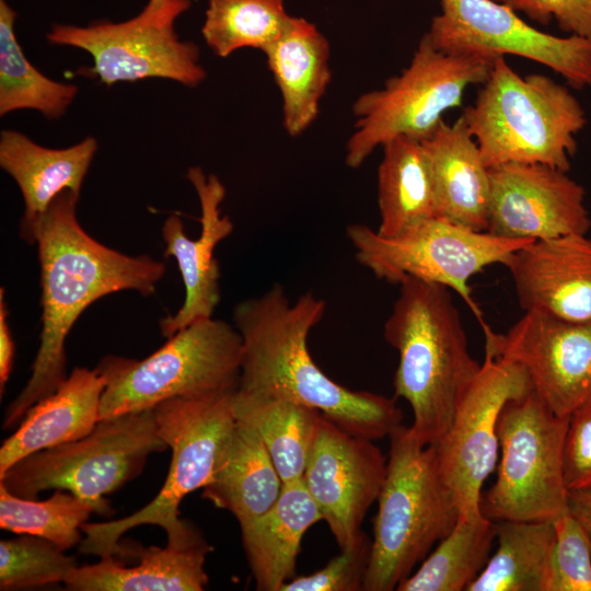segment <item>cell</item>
Masks as SVG:
<instances>
[{
	"label": "cell",
	"mask_w": 591,
	"mask_h": 591,
	"mask_svg": "<svg viewBox=\"0 0 591 591\" xmlns=\"http://www.w3.org/2000/svg\"><path fill=\"white\" fill-rule=\"evenodd\" d=\"M189 7V0H149L140 14L154 21L174 23Z\"/></svg>",
	"instance_id": "ab89813d"
},
{
	"label": "cell",
	"mask_w": 591,
	"mask_h": 591,
	"mask_svg": "<svg viewBox=\"0 0 591 591\" xmlns=\"http://www.w3.org/2000/svg\"><path fill=\"white\" fill-rule=\"evenodd\" d=\"M96 151L92 136L68 148L51 149L16 130L1 131L0 166L14 179L24 201L21 236L62 192L80 194Z\"/></svg>",
	"instance_id": "603a6c76"
},
{
	"label": "cell",
	"mask_w": 591,
	"mask_h": 591,
	"mask_svg": "<svg viewBox=\"0 0 591 591\" xmlns=\"http://www.w3.org/2000/svg\"><path fill=\"white\" fill-rule=\"evenodd\" d=\"M47 40L88 51L93 58L92 74L107 85L162 78L196 86L206 78L198 47L181 40L174 23L147 19L140 13L119 23L54 24Z\"/></svg>",
	"instance_id": "5bb4252c"
},
{
	"label": "cell",
	"mask_w": 591,
	"mask_h": 591,
	"mask_svg": "<svg viewBox=\"0 0 591 591\" xmlns=\"http://www.w3.org/2000/svg\"><path fill=\"white\" fill-rule=\"evenodd\" d=\"M386 463L373 440L322 415L302 479L340 549L361 534L362 521L383 486Z\"/></svg>",
	"instance_id": "2e32d148"
},
{
	"label": "cell",
	"mask_w": 591,
	"mask_h": 591,
	"mask_svg": "<svg viewBox=\"0 0 591 591\" xmlns=\"http://www.w3.org/2000/svg\"><path fill=\"white\" fill-rule=\"evenodd\" d=\"M422 144L431 167L436 216L486 231L490 172L464 118L442 120Z\"/></svg>",
	"instance_id": "7402d4cb"
},
{
	"label": "cell",
	"mask_w": 591,
	"mask_h": 591,
	"mask_svg": "<svg viewBox=\"0 0 591 591\" xmlns=\"http://www.w3.org/2000/svg\"><path fill=\"white\" fill-rule=\"evenodd\" d=\"M483 331L485 348L524 369L555 414L570 416L591 402V321L525 311L503 334Z\"/></svg>",
	"instance_id": "9a60e30c"
},
{
	"label": "cell",
	"mask_w": 591,
	"mask_h": 591,
	"mask_svg": "<svg viewBox=\"0 0 591 591\" xmlns=\"http://www.w3.org/2000/svg\"><path fill=\"white\" fill-rule=\"evenodd\" d=\"M426 36L448 53L515 55L542 63L573 89L591 86V39L543 32L495 0H440Z\"/></svg>",
	"instance_id": "4fadbf2b"
},
{
	"label": "cell",
	"mask_w": 591,
	"mask_h": 591,
	"mask_svg": "<svg viewBox=\"0 0 591 591\" xmlns=\"http://www.w3.org/2000/svg\"><path fill=\"white\" fill-rule=\"evenodd\" d=\"M346 236L357 262L378 279L399 283L410 277L455 291L476 315L468 280L493 264L505 265L511 254L531 241L509 240L476 231L447 219L424 220L395 236H382L366 224L352 223Z\"/></svg>",
	"instance_id": "8fae6325"
},
{
	"label": "cell",
	"mask_w": 591,
	"mask_h": 591,
	"mask_svg": "<svg viewBox=\"0 0 591 591\" xmlns=\"http://www.w3.org/2000/svg\"><path fill=\"white\" fill-rule=\"evenodd\" d=\"M241 359L239 332L213 317L179 329L141 360L103 357L96 366L106 382L100 419L153 408L175 397L234 392Z\"/></svg>",
	"instance_id": "8992f818"
},
{
	"label": "cell",
	"mask_w": 591,
	"mask_h": 591,
	"mask_svg": "<svg viewBox=\"0 0 591 591\" xmlns=\"http://www.w3.org/2000/svg\"><path fill=\"white\" fill-rule=\"evenodd\" d=\"M165 547L139 551L135 566L113 557L74 568L63 584L71 591H201L208 583L205 564L212 546L201 531L184 519L166 534Z\"/></svg>",
	"instance_id": "ffe728a7"
},
{
	"label": "cell",
	"mask_w": 591,
	"mask_h": 591,
	"mask_svg": "<svg viewBox=\"0 0 591 591\" xmlns=\"http://www.w3.org/2000/svg\"><path fill=\"white\" fill-rule=\"evenodd\" d=\"M496 534V523L483 514L459 518L453 530L396 590L466 591L485 568Z\"/></svg>",
	"instance_id": "f546056e"
},
{
	"label": "cell",
	"mask_w": 591,
	"mask_h": 591,
	"mask_svg": "<svg viewBox=\"0 0 591 591\" xmlns=\"http://www.w3.org/2000/svg\"><path fill=\"white\" fill-rule=\"evenodd\" d=\"M153 408L100 419L85 437L18 461L0 483L15 496L36 499L50 489L68 490L112 514L105 496L140 475L148 457L167 449Z\"/></svg>",
	"instance_id": "9c48e42d"
},
{
	"label": "cell",
	"mask_w": 591,
	"mask_h": 591,
	"mask_svg": "<svg viewBox=\"0 0 591 591\" xmlns=\"http://www.w3.org/2000/svg\"><path fill=\"white\" fill-rule=\"evenodd\" d=\"M489 172L490 234L537 241L590 230L584 188L567 172L538 163H507Z\"/></svg>",
	"instance_id": "e0dca14e"
},
{
	"label": "cell",
	"mask_w": 591,
	"mask_h": 591,
	"mask_svg": "<svg viewBox=\"0 0 591 591\" xmlns=\"http://www.w3.org/2000/svg\"><path fill=\"white\" fill-rule=\"evenodd\" d=\"M321 520L322 514L301 479L283 485L268 511L240 526L256 590L280 591L296 576L301 541Z\"/></svg>",
	"instance_id": "d4e9b609"
},
{
	"label": "cell",
	"mask_w": 591,
	"mask_h": 591,
	"mask_svg": "<svg viewBox=\"0 0 591 591\" xmlns=\"http://www.w3.org/2000/svg\"><path fill=\"white\" fill-rule=\"evenodd\" d=\"M325 310V301L312 292L291 302L279 283L239 302L232 313L242 340L235 392L314 408L346 431L373 441L389 437L403 420L395 401L343 386L325 374L310 355L309 334Z\"/></svg>",
	"instance_id": "7a4b0ae2"
},
{
	"label": "cell",
	"mask_w": 591,
	"mask_h": 591,
	"mask_svg": "<svg viewBox=\"0 0 591 591\" xmlns=\"http://www.w3.org/2000/svg\"><path fill=\"white\" fill-rule=\"evenodd\" d=\"M285 0H209L201 34L221 58L242 48L263 53L290 26Z\"/></svg>",
	"instance_id": "1f68e13d"
},
{
	"label": "cell",
	"mask_w": 591,
	"mask_h": 591,
	"mask_svg": "<svg viewBox=\"0 0 591 591\" xmlns=\"http://www.w3.org/2000/svg\"><path fill=\"white\" fill-rule=\"evenodd\" d=\"M565 480L568 491L591 488V402L569 416Z\"/></svg>",
	"instance_id": "74e56055"
},
{
	"label": "cell",
	"mask_w": 591,
	"mask_h": 591,
	"mask_svg": "<svg viewBox=\"0 0 591 591\" xmlns=\"http://www.w3.org/2000/svg\"><path fill=\"white\" fill-rule=\"evenodd\" d=\"M15 18L16 12L0 0V115L35 109L57 119L73 102L78 88L49 79L27 60L15 35Z\"/></svg>",
	"instance_id": "4dcf8cb0"
},
{
	"label": "cell",
	"mask_w": 591,
	"mask_h": 591,
	"mask_svg": "<svg viewBox=\"0 0 591 591\" xmlns=\"http://www.w3.org/2000/svg\"><path fill=\"white\" fill-rule=\"evenodd\" d=\"M498 547L466 591H546L556 540L552 521H499Z\"/></svg>",
	"instance_id": "f1b7e54d"
},
{
	"label": "cell",
	"mask_w": 591,
	"mask_h": 591,
	"mask_svg": "<svg viewBox=\"0 0 591 591\" xmlns=\"http://www.w3.org/2000/svg\"><path fill=\"white\" fill-rule=\"evenodd\" d=\"M386 474L378 497L364 591H392L413 573L460 518L433 444H422L410 427L389 436Z\"/></svg>",
	"instance_id": "5b68a950"
},
{
	"label": "cell",
	"mask_w": 591,
	"mask_h": 591,
	"mask_svg": "<svg viewBox=\"0 0 591 591\" xmlns=\"http://www.w3.org/2000/svg\"><path fill=\"white\" fill-rule=\"evenodd\" d=\"M556 540L546 591H591V536L570 513L553 521Z\"/></svg>",
	"instance_id": "e575fe53"
},
{
	"label": "cell",
	"mask_w": 591,
	"mask_h": 591,
	"mask_svg": "<svg viewBox=\"0 0 591 591\" xmlns=\"http://www.w3.org/2000/svg\"><path fill=\"white\" fill-rule=\"evenodd\" d=\"M378 169V205L382 236H395L437 217L432 174L421 140L399 136L385 142Z\"/></svg>",
	"instance_id": "4316f807"
},
{
	"label": "cell",
	"mask_w": 591,
	"mask_h": 591,
	"mask_svg": "<svg viewBox=\"0 0 591 591\" xmlns=\"http://www.w3.org/2000/svg\"><path fill=\"white\" fill-rule=\"evenodd\" d=\"M264 54L281 94L283 128L298 137L316 119L331 82L329 43L313 23L294 16Z\"/></svg>",
	"instance_id": "cb8c5ba5"
},
{
	"label": "cell",
	"mask_w": 591,
	"mask_h": 591,
	"mask_svg": "<svg viewBox=\"0 0 591 591\" xmlns=\"http://www.w3.org/2000/svg\"><path fill=\"white\" fill-rule=\"evenodd\" d=\"M542 25L591 39V0H495Z\"/></svg>",
	"instance_id": "8d00e7d4"
},
{
	"label": "cell",
	"mask_w": 591,
	"mask_h": 591,
	"mask_svg": "<svg viewBox=\"0 0 591 591\" xmlns=\"http://www.w3.org/2000/svg\"><path fill=\"white\" fill-rule=\"evenodd\" d=\"M398 286L383 331L398 354L394 392L412 408L415 437L433 444L449 429L482 363L470 354L449 288L410 277Z\"/></svg>",
	"instance_id": "3957f363"
},
{
	"label": "cell",
	"mask_w": 591,
	"mask_h": 591,
	"mask_svg": "<svg viewBox=\"0 0 591 591\" xmlns=\"http://www.w3.org/2000/svg\"><path fill=\"white\" fill-rule=\"evenodd\" d=\"M4 288H0V394L4 393L14 361L15 345L8 324V309Z\"/></svg>",
	"instance_id": "f35d334b"
},
{
	"label": "cell",
	"mask_w": 591,
	"mask_h": 591,
	"mask_svg": "<svg viewBox=\"0 0 591 591\" xmlns=\"http://www.w3.org/2000/svg\"><path fill=\"white\" fill-rule=\"evenodd\" d=\"M568 507L591 536V488L568 491Z\"/></svg>",
	"instance_id": "60d3db41"
},
{
	"label": "cell",
	"mask_w": 591,
	"mask_h": 591,
	"mask_svg": "<svg viewBox=\"0 0 591 591\" xmlns=\"http://www.w3.org/2000/svg\"><path fill=\"white\" fill-rule=\"evenodd\" d=\"M186 176L200 205V234L196 240L189 239L176 215L169 216L162 224L164 256L175 259L185 287L182 306L160 320L165 338L196 321L212 317L220 301V267L215 251L234 228L228 216H221L225 187L218 176L206 175L198 166L189 167Z\"/></svg>",
	"instance_id": "ac0fdd59"
},
{
	"label": "cell",
	"mask_w": 591,
	"mask_h": 591,
	"mask_svg": "<svg viewBox=\"0 0 591 591\" xmlns=\"http://www.w3.org/2000/svg\"><path fill=\"white\" fill-rule=\"evenodd\" d=\"M569 416H559L532 389L501 409L497 477L479 509L499 521H554L569 512L565 444Z\"/></svg>",
	"instance_id": "30bf717a"
},
{
	"label": "cell",
	"mask_w": 591,
	"mask_h": 591,
	"mask_svg": "<svg viewBox=\"0 0 591 591\" xmlns=\"http://www.w3.org/2000/svg\"><path fill=\"white\" fill-rule=\"evenodd\" d=\"M495 58L441 50L425 34L399 74L355 101L356 124L346 144V165L359 167L395 137L421 141L430 137L443 114L461 106L467 88L485 82Z\"/></svg>",
	"instance_id": "ba28073f"
},
{
	"label": "cell",
	"mask_w": 591,
	"mask_h": 591,
	"mask_svg": "<svg viewBox=\"0 0 591 591\" xmlns=\"http://www.w3.org/2000/svg\"><path fill=\"white\" fill-rule=\"evenodd\" d=\"M77 567L76 557L35 535L20 534L0 542L1 590L63 583Z\"/></svg>",
	"instance_id": "836d02e7"
},
{
	"label": "cell",
	"mask_w": 591,
	"mask_h": 591,
	"mask_svg": "<svg viewBox=\"0 0 591 591\" xmlns=\"http://www.w3.org/2000/svg\"><path fill=\"white\" fill-rule=\"evenodd\" d=\"M79 197L62 192L21 236L38 250L42 329L31 376L4 410V429L21 421L67 378L66 340L88 306L124 290L149 297L165 274L163 262L124 254L92 237L77 217Z\"/></svg>",
	"instance_id": "6da1fadb"
},
{
	"label": "cell",
	"mask_w": 591,
	"mask_h": 591,
	"mask_svg": "<svg viewBox=\"0 0 591 591\" xmlns=\"http://www.w3.org/2000/svg\"><path fill=\"white\" fill-rule=\"evenodd\" d=\"M96 512L93 502L56 489L46 500L22 498L0 483V528L15 534L45 538L61 551L82 541V525Z\"/></svg>",
	"instance_id": "d6a6232c"
},
{
	"label": "cell",
	"mask_w": 591,
	"mask_h": 591,
	"mask_svg": "<svg viewBox=\"0 0 591 591\" xmlns=\"http://www.w3.org/2000/svg\"><path fill=\"white\" fill-rule=\"evenodd\" d=\"M105 379L97 369L74 368L54 393L34 404L0 448V476L35 452L76 441L100 420Z\"/></svg>",
	"instance_id": "44dd1931"
},
{
	"label": "cell",
	"mask_w": 591,
	"mask_h": 591,
	"mask_svg": "<svg viewBox=\"0 0 591 591\" xmlns=\"http://www.w3.org/2000/svg\"><path fill=\"white\" fill-rule=\"evenodd\" d=\"M282 479L256 430L236 420L202 497L229 511L243 526L268 511L281 495Z\"/></svg>",
	"instance_id": "484cf974"
},
{
	"label": "cell",
	"mask_w": 591,
	"mask_h": 591,
	"mask_svg": "<svg viewBox=\"0 0 591 591\" xmlns=\"http://www.w3.org/2000/svg\"><path fill=\"white\" fill-rule=\"evenodd\" d=\"M461 116L489 169L538 163L568 172L576 136L587 124L566 85L541 73L522 77L506 56L495 58L475 102Z\"/></svg>",
	"instance_id": "277c9868"
},
{
	"label": "cell",
	"mask_w": 591,
	"mask_h": 591,
	"mask_svg": "<svg viewBox=\"0 0 591 591\" xmlns=\"http://www.w3.org/2000/svg\"><path fill=\"white\" fill-rule=\"evenodd\" d=\"M237 420L260 437L283 485L301 480L312 452L322 413L285 399L255 398L234 392Z\"/></svg>",
	"instance_id": "83f0119b"
},
{
	"label": "cell",
	"mask_w": 591,
	"mask_h": 591,
	"mask_svg": "<svg viewBox=\"0 0 591 591\" xmlns=\"http://www.w3.org/2000/svg\"><path fill=\"white\" fill-rule=\"evenodd\" d=\"M371 547L372 540L362 531L351 546L340 549L323 568L308 576H294L280 591L363 590Z\"/></svg>",
	"instance_id": "d590c367"
},
{
	"label": "cell",
	"mask_w": 591,
	"mask_h": 591,
	"mask_svg": "<svg viewBox=\"0 0 591 591\" xmlns=\"http://www.w3.org/2000/svg\"><path fill=\"white\" fill-rule=\"evenodd\" d=\"M532 389L524 369L485 348L480 370L461 397L449 429L433 443L441 475L454 495L461 519L482 514V488L498 461L501 409Z\"/></svg>",
	"instance_id": "7c38bea8"
},
{
	"label": "cell",
	"mask_w": 591,
	"mask_h": 591,
	"mask_svg": "<svg viewBox=\"0 0 591 591\" xmlns=\"http://www.w3.org/2000/svg\"><path fill=\"white\" fill-rule=\"evenodd\" d=\"M234 392L175 397L153 407L159 432L172 451L162 488L132 514L84 523L80 553L113 557L119 552L120 537L134 528L152 524L170 534L182 525L184 519L178 509L182 500L209 482L235 427Z\"/></svg>",
	"instance_id": "52a82bcc"
},
{
	"label": "cell",
	"mask_w": 591,
	"mask_h": 591,
	"mask_svg": "<svg viewBox=\"0 0 591 591\" xmlns=\"http://www.w3.org/2000/svg\"><path fill=\"white\" fill-rule=\"evenodd\" d=\"M520 306L572 322L591 321V239L531 241L506 262Z\"/></svg>",
	"instance_id": "d6986e66"
}]
</instances>
